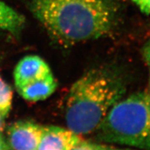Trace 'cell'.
Listing matches in <instances>:
<instances>
[{
    "label": "cell",
    "instance_id": "obj_9",
    "mask_svg": "<svg viewBox=\"0 0 150 150\" xmlns=\"http://www.w3.org/2000/svg\"><path fill=\"white\" fill-rule=\"evenodd\" d=\"M13 92L11 87L0 76V114L6 117L11 108Z\"/></svg>",
    "mask_w": 150,
    "mask_h": 150
},
{
    "label": "cell",
    "instance_id": "obj_15",
    "mask_svg": "<svg viewBox=\"0 0 150 150\" xmlns=\"http://www.w3.org/2000/svg\"><path fill=\"white\" fill-rule=\"evenodd\" d=\"M106 150H129V149H112V148L107 147V149Z\"/></svg>",
    "mask_w": 150,
    "mask_h": 150
},
{
    "label": "cell",
    "instance_id": "obj_8",
    "mask_svg": "<svg viewBox=\"0 0 150 150\" xmlns=\"http://www.w3.org/2000/svg\"><path fill=\"white\" fill-rule=\"evenodd\" d=\"M24 23L23 16L0 1V29L18 33L23 28Z\"/></svg>",
    "mask_w": 150,
    "mask_h": 150
},
{
    "label": "cell",
    "instance_id": "obj_3",
    "mask_svg": "<svg viewBox=\"0 0 150 150\" xmlns=\"http://www.w3.org/2000/svg\"><path fill=\"white\" fill-rule=\"evenodd\" d=\"M95 131L101 141L150 150V94L138 92L120 99Z\"/></svg>",
    "mask_w": 150,
    "mask_h": 150
},
{
    "label": "cell",
    "instance_id": "obj_11",
    "mask_svg": "<svg viewBox=\"0 0 150 150\" xmlns=\"http://www.w3.org/2000/svg\"><path fill=\"white\" fill-rule=\"evenodd\" d=\"M142 13L150 15V0H132Z\"/></svg>",
    "mask_w": 150,
    "mask_h": 150
},
{
    "label": "cell",
    "instance_id": "obj_10",
    "mask_svg": "<svg viewBox=\"0 0 150 150\" xmlns=\"http://www.w3.org/2000/svg\"><path fill=\"white\" fill-rule=\"evenodd\" d=\"M107 147L104 145H97L93 142L81 140L73 146L70 150H106Z\"/></svg>",
    "mask_w": 150,
    "mask_h": 150
},
{
    "label": "cell",
    "instance_id": "obj_6",
    "mask_svg": "<svg viewBox=\"0 0 150 150\" xmlns=\"http://www.w3.org/2000/svg\"><path fill=\"white\" fill-rule=\"evenodd\" d=\"M81 140L79 135L70 129L58 127H43L38 150H70Z\"/></svg>",
    "mask_w": 150,
    "mask_h": 150
},
{
    "label": "cell",
    "instance_id": "obj_12",
    "mask_svg": "<svg viewBox=\"0 0 150 150\" xmlns=\"http://www.w3.org/2000/svg\"><path fill=\"white\" fill-rule=\"evenodd\" d=\"M143 56L145 57V61L149 67V84H150V40L146 43L143 49Z\"/></svg>",
    "mask_w": 150,
    "mask_h": 150
},
{
    "label": "cell",
    "instance_id": "obj_7",
    "mask_svg": "<svg viewBox=\"0 0 150 150\" xmlns=\"http://www.w3.org/2000/svg\"><path fill=\"white\" fill-rule=\"evenodd\" d=\"M57 88V82L52 72L36 81L18 89L24 99L30 102L44 100L54 93Z\"/></svg>",
    "mask_w": 150,
    "mask_h": 150
},
{
    "label": "cell",
    "instance_id": "obj_2",
    "mask_svg": "<svg viewBox=\"0 0 150 150\" xmlns=\"http://www.w3.org/2000/svg\"><path fill=\"white\" fill-rule=\"evenodd\" d=\"M125 92L117 75L102 69L89 71L76 81L68 93L65 121L74 134L93 132Z\"/></svg>",
    "mask_w": 150,
    "mask_h": 150
},
{
    "label": "cell",
    "instance_id": "obj_4",
    "mask_svg": "<svg viewBox=\"0 0 150 150\" xmlns=\"http://www.w3.org/2000/svg\"><path fill=\"white\" fill-rule=\"evenodd\" d=\"M43 127L30 121L16 122L8 127V149L12 150H38Z\"/></svg>",
    "mask_w": 150,
    "mask_h": 150
},
{
    "label": "cell",
    "instance_id": "obj_14",
    "mask_svg": "<svg viewBox=\"0 0 150 150\" xmlns=\"http://www.w3.org/2000/svg\"><path fill=\"white\" fill-rule=\"evenodd\" d=\"M8 147L4 140L3 137H0V150H8Z\"/></svg>",
    "mask_w": 150,
    "mask_h": 150
},
{
    "label": "cell",
    "instance_id": "obj_13",
    "mask_svg": "<svg viewBox=\"0 0 150 150\" xmlns=\"http://www.w3.org/2000/svg\"><path fill=\"white\" fill-rule=\"evenodd\" d=\"M4 117L0 114V137H2V133L4 129Z\"/></svg>",
    "mask_w": 150,
    "mask_h": 150
},
{
    "label": "cell",
    "instance_id": "obj_5",
    "mask_svg": "<svg viewBox=\"0 0 150 150\" xmlns=\"http://www.w3.org/2000/svg\"><path fill=\"white\" fill-rule=\"evenodd\" d=\"M51 73L50 66L40 56H27L18 62L15 68V84L17 89H19Z\"/></svg>",
    "mask_w": 150,
    "mask_h": 150
},
{
    "label": "cell",
    "instance_id": "obj_1",
    "mask_svg": "<svg viewBox=\"0 0 150 150\" xmlns=\"http://www.w3.org/2000/svg\"><path fill=\"white\" fill-rule=\"evenodd\" d=\"M29 8L54 40L66 47L106 35L116 17L110 0H29Z\"/></svg>",
    "mask_w": 150,
    "mask_h": 150
}]
</instances>
